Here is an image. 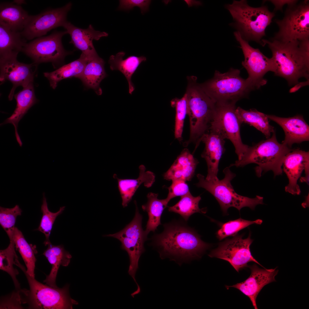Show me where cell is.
<instances>
[{
    "label": "cell",
    "mask_w": 309,
    "mask_h": 309,
    "mask_svg": "<svg viewBox=\"0 0 309 309\" xmlns=\"http://www.w3.org/2000/svg\"><path fill=\"white\" fill-rule=\"evenodd\" d=\"M176 111L174 135L175 138L181 140L182 137L184 120L187 113V100L185 93L181 98H175L171 102Z\"/></svg>",
    "instance_id": "obj_38"
},
{
    "label": "cell",
    "mask_w": 309,
    "mask_h": 309,
    "mask_svg": "<svg viewBox=\"0 0 309 309\" xmlns=\"http://www.w3.org/2000/svg\"><path fill=\"white\" fill-rule=\"evenodd\" d=\"M269 119L275 122L283 129L285 138L282 143L290 148L294 143L309 140V126L303 116L298 115L289 118L266 114Z\"/></svg>",
    "instance_id": "obj_21"
},
{
    "label": "cell",
    "mask_w": 309,
    "mask_h": 309,
    "mask_svg": "<svg viewBox=\"0 0 309 309\" xmlns=\"http://www.w3.org/2000/svg\"><path fill=\"white\" fill-rule=\"evenodd\" d=\"M139 174L136 179H121L118 178L116 174L113 177L117 180L118 187L122 200V205L124 207H127L132 199L135 192L142 184L147 188L151 187L155 180V176L152 172L146 171L145 167L141 165L139 167Z\"/></svg>",
    "instance_id": "obj_24"
},
{
    "label": "cell",
    "mask_w": 309,
    "mask_h": 309,
    "mask_svg": "<svg viewBox=\"0 0 309 309\" xmlns=\"http://www.w3.org/2000/svg\"><path fill=\"white\" fill-rule=\"evenodd\" d=\"M225 7L233 17L232 25L241 37L248 42L254 41L262 46L266 29L272 23L275 13L270 11L266 6L252 7L245 0H234Z\"/></svg>",
    "instance_id": "obj_4"
},
{
    "label": "cell",
    "mask_w": 309,
    "mask_h": 309,
    "mask_svg": "<svg viewBox=\"0 0 309 309\" xmlns=\"http://www.w3.org/2000/svg\"><path fill=\"white\" fill-rule=\"evenodd\" d=\"M29 16L17 3L6 2L0 3V22L14 30L21 32Z\"/></svg>",
    "instance_id": "obj_29"
},
{
    "label": "cell",
    "mask_w": 309,
    "mask_h": 309,
    "mask_svg": "<svg viewBox=\"0 0 309 309\" xmlns=\"http://www.w3.org/2000/svg\"><path fill=\"white\" fill-rule=\"evenodd\" d=\"M47 245V247L43 253L44 255L52 265V267L49 274L46 276L43 282L50 286L58 287L56 280L60 266H68L72 258L71 255L66 251L62 245H54L51 243Z\"/></svg>",
    "instance_id": "obj_26"
},
{
    "label": "cell",
    "mask_w": 309,
    "mask_h": 309,
    "mask_svg": "<svg viewBox=\"0 0 309 309\" xmlns=\"http://www.w3.org/2000/svg\"><path fill=\"white\" fill-rule=\"evenodd\" d=\"M37 65L34 62L29 64L20 62L17 59L0 61L1 84L9 81L13 85L8 96L10 101L13 99L17 87L24 88L33 83Z\"/></svg>",
    "instance_id": "obj_16"
},
{
    "label": "cell",
    "mask_w": 309,
    "mask_h": 309,
    "mask_svg": "<svg viewBox=\"0 0 309 309\" xmlns=\"http://www.w3.org/2000/svg\"><path fill=\"white\" fill-rule=\"evenodd\" d=\"M274 21L279 30L272 39L282 42L309 39V1L288 5L283 18Z\"/></svg>",
    "instance_id": "obj_9"
},
{
    "label": "cell",
    "mask_w": 309,
    "mask_h": 309,
    "mask_svg": "<svg viewBox=\"0 0 309 309\" xmlns=\"http://www.w3.org/2000/svg\"><path fill=\"white\" fill-rule=\"evenodd\" d=\"M236 113L241 124L245 123L254 127L262 132L267 139L270 138L271 133L275 131L274 127L270 124L266 114L255 109L246 110L238 106L236 108Z\"/></svg>",
    "instance_id": "obj_30"
},
{
    "label": "cell",
    "mask_w": 309,
    "mask_h": 309,
    "mask_svg": "<svg viewBox=\"0 0 309 309\" xmlns=\"http://www.w3.org/2000/svg\"><path fill=\"white\" fill-rule=\"evenodd\" d=\"M223 172L225 176L221 180L218 178L207 180L203 175L198 174L197 176L199 181L195 185L205 189L215 197L224 213L227 214L228 209L231 207L239 211L245 207L254 210L257 205L264 204L263 197L256 195L255 198H251L237 194L231 182L235 174L231 171L229 167H226Z\"/></svg>",
    "instance_id": "obj_7"
},
{
    "label": "cell",
    "mask_w": 309,
    "mask_h": 309,
    "mask_svg": "<svg viewBox=\"0 0 309 309\" xmlns=\"http://www.w3.org/2000/svg\"><path fill=\"white\" fill-rule=\"evenodd\" d=\"M15 247L13 240L10 241L8 247L5 249L0 251V269L8 274L12 278L15 288L17 290L21 289L20 284L16 276L19 273L13 267L15 260L17 256L15 251Z\"/></svg>",
    "instance_id": "obj_35"
},
{
    "label": "cell",
    "mask_w": 309,
    "mask_h": 309,
    "mask_svg": "<svg viewBox=\"0 0 309 309\" xmlns=\"http://www.w3.org/2000/svg\"><path fill=\"white\" fill-rule=\"evenodd\" d=\"M262 41L272 52L276 76L284 78L290 86L298 84L302 77L309 81V39L282 42L263 39Z\"/></svg>",
    "instance_id": "obj_2"
},
{
    "label": "cell",
    "mask_w": 309,
    "mask_h": 309,
    "mask_svg": "<svg viewBox=\"0 0 309 309\" xmlns=\"http://www.w3.org/2000/svg\"><path fill=\"white\" fill-rule=\"evenodd\" d=\"M62 27L71 37L70 43L80 50L82 52L81 54L89 62L99 56L94 46L93 41L98 40L102 37L108 36L107 33L95 30L91 24L86 29L79 28L67 21Z\"/></svg>",
    "instance_id": "obj_18"
},
{
    "label": "cell",
    "mask_w": 309,
    "mask_h": 309,
    "mask_svg": "<svg viewBox=\"0 0 309 309\" xmlns=\"http://www.w3.org/2000/svg\"><path fill=\"white\" fill-rule=\"evenodd\" d=\"M88 62L86 58L81 54L77 60L63 66L53 72H44L43 74L49 80L50 86L55 89L58 82L63 79L71 77L78 78Z\"/></svg>",
    "instance_id": "obj_32"
},
{
    "label": "cell",
    "mask_w": 309,
    "mask_h": 309,
    "mask_svg": "<svg viewBox=\"0 0 309 309\" xmlns=\"http://www.w3.org/2000/svg\"><path fill=\"white\" fill-rule=\"evenodd\" d=\"M248 267L251 270V274L246 280L233 286L225 287L228 289L229 287H233L239 290L249 298L254 308L257 309L256 299L258 294L264 286L276 281L275 277L278 271L276 270V268L261 269L255 264Z\"/></svg>",
    "instance_id": "obj_17"
},
{
    "label": "cell",
    "mask_w": 309,
    "mask_h": 309,
    "mask_svg": "<svg viewBox=\"0 0 309 309\" xmlns=\"http://www.w3.org/2000/svg\"><path fill=\"white\" fill-rule=\"evenodd\" d=\"M158 194L148 193L147 195V202L142 206L143 211L147 213L148 217L144 231L147 235L151 231L154 232L158 226L161 224V215L169 202L166 198L158 199Z\"/></svg>",
    "instance_id": "obj_31"
},
{
    "label": "cell",
    "mask_w": 309,
    "mask_h": 309,
    "mask_svg": "<svg viewBox=\"0 0 309 309\" xmlns=\"http://www.w3.org/2000/svg\"><path fill=\"white\" fill-rule=\"evenodd\" d=\"M234 34L244 56V60L241 64L248 74L246 79L253 90L259 89L267 83V80L264 78L266 74L269 71L274 72V61L272 58H269L264 55L259 49L251 46L238 31L235 32Z\"/></svg>",
    "instance_id": "obj_13"
},
{
    "label": "cell",
    "mask_w": 309,
    "mask_h": 309,
    "mask_svg": "<svg viewBox=\"0 0 309 309\" xmlns=\"http://www.w3.org/2000/svg\"><path fill=\"white\" fill-rule=\"evenodd\" d=\"M181 221L163 225L164 230L152 237L162 259L169 258L179 262L200 258L210 246L192 228Z\"/></svg>",
    "instance_id": "obj_1"
},
{
    "label": "cell",
    "mask_w": 309,
    "mask_h": 309,
    "mask_svg": "<svg viewBox=\"0 0 309 309\" xmlns=\"http://www.w3.org/2000/svg\"><path fill=\"white\" fill-rule=\"evenodd\" d=\"M15 265L23 272L27 279L30 290L26 301L29 308L34 309H73V305L78 303L72 299L69 293L68 285L62 288H54L39 282L27 274L25 267L18 260Z\"/></svg>",
    "instance_id": "obj_8"
},
{
    "label": "cell",
    "mask_w": 309,
    "mask_h": 309,
    "mask_svg": "<svg viewBox=\"0 0 309 309\" xmlns=\"http://www.w3.org/2000/svg\"><path fill=\"white\" fill-rule=\"evenodd\" d=\"M118 9L128 11L135 7H139L142 14L149 10L151 0H119Z\"/></svg>",
    "instance_id": "obj_41"
},
{
    "label": "cell",
    "mask_w": 309,
    "mask_h": 309,
    "mask_svg": "<svg viewBox=\"0 0 309 309\" xmlns=\"http://www.w3.org/2000/svg\"><path fill=\"white\" fill-rule=\"evenodd\" d=\"M13 240L15 249L21 255L27 267L26 272L31 277L35 278L34 270L36 261L35 247L28 243L22 232L15 227Z\"/></svg>",
    "instance_id": "obj_33"
},
{
    "label": "cell",
    "mask_w": 309,
    "mask_h": 309,
    "mask_svg": "<svg viewBox=\"0 0 309 309\" xmlns=\"http://www.w3.org/2000/svg\"><path fill=\"white\" fill-rule=\"evenodd\" d=\"M240 73V70L233 68L224 73L215 70L213 78L200 84L215 103L236 104L253 90Z\"/></svg>",
    "instance_id": "obj_6"
},
{
    "label": "cell",
    "mask_w": 309,
    "mask_h": 309,
    "mask_svg": "<svg viewBox=\"0 0 309 309\" xmlns=\"http://www.w3.org/2000/svg\"><path fill=\"white\" fill-rule=\"evenodd\" d=\"M22 211L19 206L16 205L12 208L0 207V224L10 239L13 240V236L16 218L21 215Z\"/></svg>",
    "instance_id": "obj_39"
},
{
    "label": "cell",
    "mask_w": 309,
    "mask_h": 309,
    "mask_svg": "<svg viewBox=\"0 0 309 309\" xmlns=\"http://www.w3.org/2000/svg\"><path fill=\"white\" fill-rule=\"evenodd\" d=\"M262 222V220L260 219L251 221L241 218L230 221L221 225V228L216 233V236L219 240H221L229 236L236 235L239 231L252 224L260 225Z\"/></svg>",
    "instance_id": "obj_37"
},
{
    "label": "cell",
    "mask_w": 309,
    "mask_h": 309,
    "mask_svg": "<svg viewBox=\"0 0 309 309\" xmlns=\"http://www.w3.org/2000/svg\"><path fill=\"white\" fill-rule=\"evenodd\" d=\"M72 5L70 2L64 6L49 9L35 15H29L21 33L26 40H31L45 35L52 29L62 27Z\"/></svg>",
    "instance_id": "obj_15"
},
{
    "label": "cell",
    "mask_w": 309,
    "mask_h": 309,
    "mask_svg": "<svg viewBox=\"0 0 309 309\" xmlns=\"http://www.w3.org/2000/svg\"><path fill=\"white\" fill-rule=\"evenodd\" d=\"M14 96L17 102L16 108L12 114L1 123L0 126L9 123L13 125L17 141L21 147L22 142L18 133V124L28 110L38 102L35 95L33 83L23 88L22 90L14 95Z\"/></svg>",
    "instance_id": "obj_22"
},
{
    "label": "cell",
    "mask_w": 309,
    "mask_h": 309,
    "mask_svg": "<svg viewBox=\"0 0 309 309\" xmlns=\"http://www.w3.org/2000/svg\"><path fill=\"white\" fill-rule=\"evenodd\" d=\"M309 164V152L299 149H292L286 155L282 164L289 183L285 188L286 192L299 195L301 191L297 181L306 167Z\"/></svg>",
    "instance_id": "obj_20"
},
{
    "label": "cell",
    "mask_w": 309,
    "mask_h": 309,
    "mask_svg": "<svg viewBox=\"0 0 309 309\" xmlns=\"http://www.w3.org/2000/svg\"><path fill=\"white\" fill-rule=\"evenodd\" d=\"M201 198L200 196L194 197L190 192L181 196L180 200L175 205L168 207V211L180 215L185 221L196 213H205L206 209H200L199 204Z\"/></svg>",
    "instance_id": "obj_34"
},
{
    "label": "cell",
    "mask_w": 309,
    "mask_h": 309,
    "mask_svg": "<svg viewBox=\"0 0 309 309\" xmlns=\"http://www.w3.org/2000/svg\"><path fill=\"white\" fill-rule=\"evenodd\" d=\"M104 64V61L99 56L90 61L78 78L86 87L93 89L98 95L102 94L100 82L107 76Z\"/></svg>",
    "instance_id": "obj_28"
},
{
    "label": "cell",
    "mask_w": 309,
    "mask_h": 309,
    "mask_svg": "<svg viewBox=\"0 0 309 309\" xmlns=\"http://www.w3.org/2000/svg\"><path fill=\"white\" fill-rule=\"evenodd\" d=\"M235 103H216L209 130L216 131L233 144L238 159H241L249 146L244 144L240 134L241 124L236 113Z\"/></svg>",
    "instance_id": "obj_11"
},
{
    "label": "cell",
    "mask_w": 309,
    "mask_h": 309,
    "mask_svg": "<svg viewBox=\"0 0 309 309\" xmlns=\"http://www.w3.org/2000/svg\"><path fill=\"white\" fill-rule=\"evenodd\" d=\"M172 183L168 187L169 193L166 199L169 201L175 197L184 195L189 191V187L186 181L182 180L172 181Z\"/></svg>",
    "instance_id": "obj_40"
},
{
    "label": "cell",
    "mask_w": 309,
    "mask_h": 309,
    "mask_svg": "<svg viewBox=\"0 0 309 309\" xmlns=\"http://www.w3.org/2000/svg\"><path fill=\"white\" fill-rule=\"evenodd\" d=\"M198 163L189 150L185 149L163 174L164 178L168 181L180 179L190 181L194 175Z\"/></svg>",
    "instance_id": "obj_25"
},
{
    "label": "cell",
    "mask_w": 309,
    "mask_h": 309,
    "mask_svg": "<svg viewBox=\"0 0 309 309\" xmlns=\"http://www.w3.org/2000/svg\"><path fill=\"white\" fill-rule=\"evenodd\" d=\"M251 235L250 232L248 237L243 239L242 235H236L221 243L209 256L228 262L238 272L248 267L247 263L250 262L262 266L251 254L250 246L253 240L251 238Z\"/></svg>",
    "instance_id": "obj_14"
},
{
    "label": "cell",
    "mask_w": 309,
    "mask_h": 309,
    "mask_svg": "<svg viewBox=\"0 0 309 309\" xmlns=\"http://www.w3.org/2000/svg\"><path fill=\"white\" fill-rule=\"evenodd\" d=\"M292 149L277 141L275 131L272 136L252 146H249L242 158L230 165L243 167L251 163L258 166L255 168L257 175L261 176L263 172L272 171L274 176L281 175L283 162L286 154Z\"/></svg>",
    "instance_id": "obj_5"
},
{
    "label": "cell",
    "mask_w": 309,
    "mask_h": 309,
    "mask_svg": "<svg viewBox=\"0 0 309 309\" xmlns=\"http://www.w3.org/2000/svg\"><path fill=\"white\" fill-rule=\"evenodd\" d=\"M187 84L185 92L187 100V113L190 124V136L186 144L196 142L197 148L203 135L209 130L215 112V103L205 93L197 78L194 76L187 77Z\"/></svg>",
    "instance_id": "obj_3"
},
{
    "label": "cell",
    "mask_w": 309,
    "mask_h": 309,
    "mask_svg": "<svg viewBox=\"0 0 309 309\" xmlns=\"http://www.w3.org/2000/svg\"><path fill=\"white\" fill-rule=\"evenodd\" d=\"M304 170L305 177H301L300 179V181L302 182H306L308 184L309 183V164L306 165Z\"/></svg>",
    "instance_id": "obj_43"
},
{
    "label": "cell",
    "mask_w": 309,
    "mask_h": 309,
    "mask_svg": "<svg viewBox=\"0 0 309 309\" xmlns=\"http://www.w3.org/2000/svg\"><path fill=\"white\" fill-rule=\"evenodd\" d=\"M136 207L134 216L131 221L120 231L113 234L106 235L105 237L117 239L121 242V249L127 253L130 260L128 270L137 286V291L140 288L135 279V274L138 268V263L141 255L145 251L144 243L147 239V235L142 227V217L139 211L136 202L134 201Z\"/></svg>",
    "instance_id": "obj_10"
},
{
    "label": "cell",
    "mask_w": 309,
    "mask_h": 309,
    "mask_svg": "<svg viewBox=\"0 0 309 309\" xmlns=\"http://www.w3.org/2000/svg\"><path fill=\"white\" fill-rule=\"evenodd\" d=\"M225 139L218 132L209 130L202 137L201 141L205 144L201 156L206 161L207 166V180L217 178L218 166L221 158L225 151Z\"/></svg>",
    "instance_id": "obj_19"
},
{
    "label": "cell",
    "mask_w": 309,
    "mask_h": 309,
    "mask_svg": "<svg viewBox=\"0 0 309 309\" xmlns=\"http://www.w3.org/2000/svg\"><path fill=\"white\" fill-rule=\"evenodd\" d=\"M26 43L21 32L0 22V61L17 59Z\"/></svg>",
    "instance_id": "obj_23"
},
{
    "label": "cell",
    "mask_w": 309,
    "mask_h": 309,
    "mask_svg": "<svg viewBox=\"0 0 309 309\" xmlns=\"http://www.w3.org/2000/svg\"><path fill=\"white\" fill-rule=\"evenodd\" d=\"M67 31L53 32L47 36L37 37L26 43L22 51L37 64L52 62L54 66L60 64L70 54L64 48L62 42V37Z\"/></svg>",
    "instance_id": "obj_12"
},
{
    "label": "cell",
    "mask_w": 309,
    "mask_h": 309,
    "mask_svg": "<svg viewBox=\"0 0 309 309\" xmlns=\"http://www.w3.org/2000/svg\"><path fill=\"white\" fill-rule=\"evenodd\" d=\"M65 207V206L60 207L59 210L56 212L53 213L50 211L48 207L45 193L43 194L42 202L41 207L42 216L37 230L44 235L45 239L44 243L45 246L50 242L49 237L56 219L58 216L62 213Z\"/></svg>",
    "instance_id": "obj_36"
},
{
    "label": "cell",
    "mask_w": 309,
    "mask_h": 309,
    "mask_svg": "<svg viewBox=\"0 0 309 309\" xmlns=\"http://www.w3.org/2000/svg\"><path fill=\"white\" fill-rule=\"evenodd\" d=\"M125 54V52L122 51L115 55H112L110 57L108 62L111 70H119L124 76L128 83L129 93L131 94L135 88L131 80L132 76L140 64L146 61V58L142 56H131L123 59Z\"/></svg>",
    "instance_id": "obj_27"
},
{
    "label": "cell",
    "mask_w": 309,
    "mask_h": 309,
    "mask_svg": "<svg viewBox=\"0 0 309 309\" xmlns=\"http://www.w3.org/2000/svg\"><path fill=\"white\" fill-rule=\"evenodd\" d=\"M269 1L272 3L274 6V13L278 10L282 11V8L284 5L286 4L288 5L292 4L297 2L298 0H268Z\"/></svg>",
    "instance_id": "obj_42"
}]
</instances>
